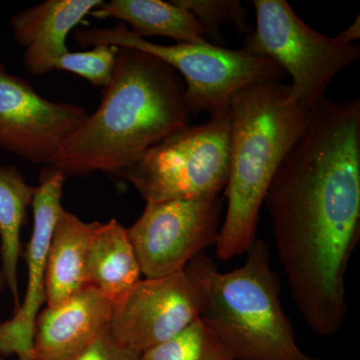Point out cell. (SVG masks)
<instances>
[{
	"mask_svg": "<svg viewBox=\"0 0 360 360\" xmlns=\"http://www.w3.org/2000/svg\"><path fill=\"white\" fill-rule=\"evenodd\" d=\"M113 303L86 285L56 307L37 315L33 360H70L110 328Z\"/></svg>",
	"mask_w": 360,
	"mask_h": 360,
	"instance_id": "7c38bea8",
	"label": "cell"
},
{
	"mask_svg": "<svg viewBox=\"0 0 360 360\" xmlns=\"http://www.w3.org/2000/svg\"><path fill=\"white\" fill-rule=\"evenodd\" d=\"M82 46L115 45L139 49L160 58L186 80L184 101L189 115L227 112L231 97L250 85L281 82L285 73L269 58L243 49L233 51L213 44H153L134 34L118 22L111 27H94L75 32Z\"/></svg>",
	"mask_w": 360,
	"mask_h": 360,
	"instance_id": "5b68a950",
	"label": "cell"
},
{
	"mask_svg": "<svg viewBox=\"0 0 360 360\" xmlns=\"http://www.w3.org/2000/svg\"><path fill=\"white\" fill-rule=\"evenodd\" d=\"M288 94V85L266 82L246 86L231 97L227 210L215 245L221 262L245 253L257 239L270 182L309 123L312 110L286 103Z\"/></svg>",
	"mask_w": 360,
	"mask_h": 360,
	"instance_id": "3957f363",
	"label": "cell"
},
{
	"mask_svg": "<svg viewBox=\"0 0 360 360\" xmlns=\"http://www.w3.org/2000/svg\"><path fill=\"white\" fill-rule=\"evenodd\" d=\"M86 285L115 303L141 281V267L127 229L113 219L97 227L87 257Z\"/></svg>",
	"mask_w": 360,
	"mask_h": 360,
	"instance_id": "2e32d148",
	"label": "cell"
},
{
	"mask_svg": "<svg viewBox=\"0 0 360 360\" xmlns=\"http://www.w3.org/2000/svg\"><path fill=\"white\" fill-rule=\"evenodd\" d=\"M360 37V20L359 16H357L352 25L348 26L347 30L341 32L338 37H335L338 41L345 44H352V42L359 39Z\"/></svg>",
	"mask_w": 360,
	"mask_h": 360,
	"instance_id": "7402d4cb",
	"label": "cell"
},
{
	"mask_svg": "<svg viewBox=\"0 0 360 360\" xmlns=\"http://www.w3.org/2000/svg\"><path fill=\"white\" fill-rule=\"evenodd\" d=\"M0 360H4V359H2V355L0 354Z\"/></svg>",
	"mask_w": 360,
	"mask_h": 360,
	"instance_id": "cb8c5ba5",
	"label": "cell"
},
{
	"mask_svg": "<svg viewBox=\"0 0 360 360\" xmlns=\"http://www.w3.org/2000/svg\"><path fill=\"white\" fill-rule=\"evenodd\" d=\"M66 177L49 167L35 186L32 200L33 231L26 250L27 288L20 309L8 321L0 323V354L16 355L18 360H33L34 323L42 304L46 302L45 276L47 257L54 226L65 208L61 205Z\"/></svg>",
	"mask_w": 360,
	"mask_h": 360,
	"instance_id": "8fae6325",
	"label": "cell"
},
{
	"mask_svg": "<svg viewBox=\"0 0 360 360\" xmlns=\"http://www.w3.org/2000/svg\"><path fill=\"white\" fill-rule=\"evenodd\" d=\"M139 360H234L214 331L200 319L179 335L148 348Z\"/></svg>",
	"mask_w": 360,
	"mask_h": 360,
	"instance_id": "ac0fdd59",
	"label": "cell"
},
{
	"mask_svg": "<svg viewBox=\"0 0 360 360\" xmlns=\"http://www.w3.org/2000/svg\"><path fill=\"white\" fill-rule=\"evenodd\" d=\"M35 187L30 186L14 165H0V255L4 281L20 309L18 262L21 255L20 232L27 220Z\"/></svg>",
	"mask_w": 360,
	"mask_h": 360,
	"instance_id": "e0dca14e",
	"label": "cell"
},
{
	"mask_svg": "<svg viewBox=\"0 0 360 360\" xmlns=\"http://www.w3.org/2000/svg\"><path fill=\"white\" fill-rule=\"evenodd\" d=\"M6 281H4V274H2L1 270H0V293L4 290V286H6Z\"/></svg>",
	"mask_w": 360,
	"mask_h": 360,
	"instance_id": "603a6c76",
	"label": "cell"
},
{
	"mask_svg": "<svg viewBox=\"0 0 360 360\" xmlns=\"http://www.w3.org/2000/svg\"><path fill=\"white\" fill-rule=\"evenodd\" d=\"M141 354L122 347L106 329L89 347L70 360H139Z\"/></svg>",
	"mask_w": 360,
	"mask_h": 360,
	"instance_id": "44dd1931",
	"label": "cell"
},
{
	"mask_svg": "<svg viewBox=\"0 0 360 360\" xmlns=\"http://www.w3.org/2000/svg\"><path fill=\"white\" fill-rule=\"evenodd\" d=\"M257 26L243 51L269 58L290 75L286 103L314 110L331 80L360 58L356 44H341L312 30L286 0H253Z\"/></svg>",
	"mask_w": 360,
	"mask_h": 360,
	"instance_id": "52a82bcc",
	"label": "cell"
},
{
	"mask_svg": "<svg viewBox=\"0 0 360 360\" xmlns=\"http://www.w3.org/2000/svg\"><path fill=\"white\" fill-rule=\"evenodd\" d=\"M198 20L207 39H219V30L224 25H233L239 32H250L246 25V11L236 0H174Z\"/></svg>",
	"mask_w": 360,
	"mask_h": 360,
	"instance_id": "ffe728a7",
	"label": "cell"
},
{
	"mask_svg": "<svg viewBox=\"0 0 360 360\" xmlns=\"http://www.w3.org/2000/svg\"><path fill=\"white\" fill-rule=\"evenodd\" d=\"M189 115L174 68L148 52L120 49L101 105L49 168L65 177L120 175L149 148L188 125Z\"/></svg>",
	"mask_w": 360,
	"mask_h": 360,
	"instance_id": "7a4b0ae2",
	"label": "cell"
},
{
	"mask_svg": "<svg viewBox=\"0 0 360 360\" xmlns=\"http://www.w3.org/2000/svg\"><path fill=\"white\" fill-rule=\"evenodd\" d=\"M203 307L205 293L188 270L141 279L113 303L110 333L122 347L142 354L200 319Z\"/></svg>",
	"mask_w": 360,
	"mask_h": 360,
	"instance_id": "9c48e42d",
	"label": "cell"
},
{
	"mask_svg": "<svg viewBox=\"0 0 360 360\" xmlns=\"http://www.w3.org/2000/svg\"><path fill=\"white\" fill-rule=\"evenodd\" d=\"M229 144L227 111L168 135L120 176L146 203L220 195L229 181Z\"/></svg>",
	"mask_w": 360,
	"mask_h": 360,
	"instance_id": "8992f818",
	"label": "cell"
},
{
	"mask_svg": "<svg viewBox=\"0 0 360 360\" xmlns=\"http://www.w3.org/2000/svg\"><path fill=\"white\" fill-rule=\"evenodd\" d=\"M291 296L315 335L333 336L347 312L348 265L360 239V101L328 98L265 193Z\"/></svg>",
	"mask_w": 360,
	"mask_h": 360,
	"instance_id": "6da1fadb",
	"label": "cell"
},
{
	"mask_svg": "<svg viewBox=\"0 0 360 360\" xmlns=\"http://www.w3.org/2000/svg\"><path fill=\"white\" fill-rule=\"evenodd\" d=\"M87 116L82 106L39 96L0 61V148L4 150L33 165L51 167Z\"/></svg>",
	"mask_w": 360,
	"mask_h": 360,
	"instance_id": "30bf717a",
	"label": "cell"
},
{
	"mask_svg": "<svg viewBox=\"0 0 360 360\" xmlns=\"http://www.w3.org/2000/svg\"><path fill=\"white\" fill-rule=\"evenodd\" d=\"M221 214V195L146 203L127 229L141 274L158 278L186 269L205 248L217 245Z\"/></svg>",
	"mask_w": 360,
	"mask_h": 360,
	"instance_id": "ba28073f",
	"label": "cell"
},
{
	"mask_svg": "<svg viewBox=\"0 0 360 360\" xmlns=\"http://www.w3.org/2000/svg\"><path fill=\"white\" fill-rule=\"evenodd\" d=\"M245 253V264L229 272L219 271L205 252L187 264L205 293L200 321L234 360H322L305 354L296 342L269 245L257 238Z\"/></svg>",
	"mask_w": 360,
	"mask_h": 360,
	"instance_id": "277c9868",
	"label": "cell"
},
{
	"mask_svg": "<svg viewBox=\"0 0 360 360\" xmlns=\"http://www.w3.org/2000/svg\"><path fill=\"white\" fill-rule=\"evenodd\" d=\"M120 47L101 44L89 51L68 52L58 59L56 70L70 71L97 87L108 86L115 75Z\"/></svg>",
	"mask_w": 360,
	"mask_h": 360,
	"instance_id": "d6986e66",
	"label": "cell"
},
{
	"mask_svg": "<svg viewBox=\"0 0 360 360\" xmlns=\"http://www.w3.org/2000/svg\"><path fill=\"white\" fill-rule=\"evenodd\" d=\"M101 0H46L11 16L13 39L25 47L23 63L34 77L56 70L61 56L70 52L66 39Z\"/></svg>",
	"mask_w": 360,
	"mask_h": 360,
	"instance_id": "4fadbf2b",
	"label": "cell"
},
{
	"mask_svg": "<svg viewBox=\"0 0 360 360\" xmlns=\"http://www.w3.org/2000/svg\"><path fill=\"white\" fill-rule=\"evenodd\" d=\"M99 224L82 221L65 210L61 212L54 226L47 257V307L60 304L86 286L87 257Z\"/></svg>",
	"mask_w": 360,
	"mask_h": 360,
	"instance_id": "5bb4252c",
	"label": "cell"
},
{
	"mask_svg": "<svg viewBox=\"0 0 360 360\" xmlns=\"http://www.w3.org/2000/svg\"><path fill=\"white\" fill-rule=\"evenodd\" d=\"M90 15L113 18L141 39L167 37L176 44H212L198 20L174 0H111L101 2Z\"/></svg>",
	"mask_w": 360,
	"mask_h": 360,
	"instance_id": "9a60e30c",
	"label": "cell"
}]
</instances>
